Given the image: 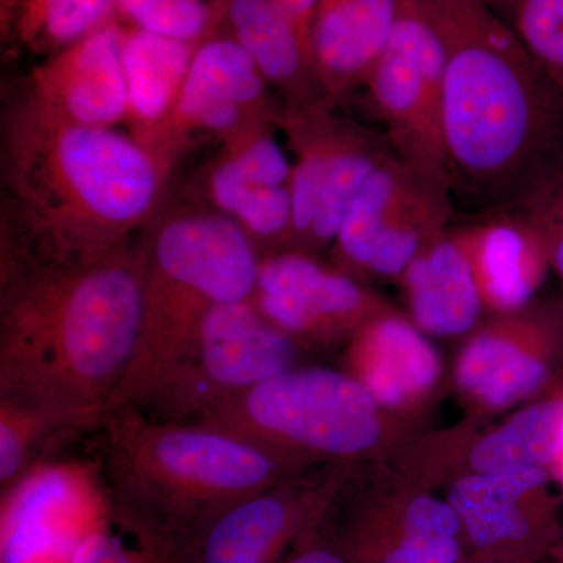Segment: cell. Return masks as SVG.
<instances>
[{
  "label": "cell",
  "instance_id": "30bf717a",
  "mask_svg": "<svg viewBox=\"0 0 563 563\" xmlns=\"http://www.w3.org/2000/svg\"><path fill=\"white\" fill-rule=\"evenodd\" d=\"M455 213L446 181L426 176L391 154L352 203L336 235L344 263L379 276H399Z\"/></svg>",
  "mask_w": 563,
  "mask_h": 563
},
{
  "label": "cell",
  "instance_id": "7402d4cb",
  "mask_svg": "<svg viewBox=\"0 0 563 563\" xmlns=\"http://www.w3.org/2000/svg\"><path fill=\"white\" fill-rule=\"evenodd\" d=\"M117 20V0H0L3 46L49 58Z\"/></svg>",
  "mask_w": 563,
  "mask_h": 563
},
{
  "label": "cell",
  "instance_id": "d590c367",
  "mask_svg": "<svg viewBox=\"0 0 563 563\" xmlns=\"http://www.w3.org/2000/svg\"><path fill=\"white\" fill-rule=\"evenodd\" d=\"M488 2H490V3H492V5H493V3H498V2H499V0H488Z\"/></svg>",
  "mask_w": 563,
  "mask_h": 563
},
{
  "label": "cell",
  "instance_id": "f1b7e54d",
  "mask_svg": "<svg viewBox=\"0 0 563 563\" xmlns=\"http://www.w3.org/2000/svg\"><path fill=\"white\" fill-rule=\"evenodd\" d=\"M518 207L532 218L547 236L551 262L563 280V158L537 190Z\"/></svg>",
  "mask_w": 563,
  "mask_h": 563
},
{
  "label": "cell",
  "instance_id": "484cf974",
  "mask_svg": "<svg viewBox=\"0 0 563 563\" xmlns=\"http://www.w3.org/2000/svg\"><path fill=\"white\" fill-rule=\"evenodd\" d=\"M547 379L542 362L499 336L474 340L459 363V383L493 407L531 395Z\"/></svg>",
  "mask_w": 563,
  "mask_h": 563
},
{
  "label": "cell",
  "instance_id": "6da1fadb",
  "mask_svg": "<svg viewBox=\"0 0 563 563\" xmlns=\"http://www.w3.org/2000/svg\"><path fill=\"white\" fill-rule=\"evenodd\" d=\"M143 235L51 262L2 232L0 398L109 410L139 342Z\"/></svg>",
  "mask_w": 563,
  "mask_h": 563
},
{
  "label": "cell",
  "instance_id": "603a6c76",
  "mask_svg": "<svg viewBox=\"0 0 563 563\" xmlns=\"http://www.w3.org/2000/svg\"><path fill=\"white\" fill-rule=\"evenodd\" d=\"M544 483V470L465 477L454 485L451 506L470 540L481 550L521 542L531 525L518 503Z\"/></svg>",
  "mask_w": 563,
  "mask_h": 563
},
{
  "label": "cell",
  "instance_id": "2e32d148",
  "mask_svg": "<svg viewBox=\"0 0 563 563\" xmlns=\"http://www.w3.org/2000/svg\"><path fill=\"white\" fill-rule=\"evenodd\" d=\"M222 31L251 55L282 106H335L279 0H224Z\"/></svg>",
  "mask_w": 563,
  "mask_h": 563
},
{
  "label": "cell",
  "instance_id": "d4e9b609",
  "mask_svg": "<svg viewBox=\"0 0 563 563\" xmlns=\"http://www.w3.org/2000/svg\"><path fill=\"white\" fill-rule=\"evenodd\" d=\"M562 402L537 404L474 448L472 465L481 474L544 470L558 454Z\"/></svg>",
  "mask_w": 563,
  "mask_h": 563
},
{
  "label": "cell",
  "instance_id": "8fae6325",
  "mask_svg": "<svg viewBox=\"0 0 563 563\" xmlns=\"http://www.w3.org/2000/svg\"><path fill=\"white\" fill-rule=\"evenodd\" d=\"M111 510L98 459L43 463L2 492L0 563H68Z\"/></svg>",
  "mask_w": 563,
  "mask_h": 563
},
{
  "label": "cell",
  "instance_id": "e0dca14e",
  "mask_svg": "<svg viewBox=\"0 0 563 563\" xmlns=\"http://www.w3.org/2000/svg\"><path fill=\"white\" fill-rule=\"evenodd\" d=\"M398 9L399 0H320L310 46L318 79L333 101L362 90Z\"/></svg>",
  "mask_w": 563,
  "mask_h": 563
},
{
  "label": "cell",
  "instance_id": "1f68e13d",
  "mask_svg": "<svg viewBox=\"0 0 563 563\" xmlns=\"http://www.w3.org/2000/svg\"><path fill=\"white\" fill-rule=\"evenodd\" d=\"M457 539H412L391 551L380 563H457Z\"/></svg>",
  "mask_w": 563,
  "mask_h": 563
},
{
  "label": "cell",
  "instance_id": "ba28073f",
  "mask_svg": "<svg viewBox=\"0 0 563 563\" xmlns=\"http://www.w3.org/2000/svg\"><path fill=\"white\" fill-rule=\"evenodd\" d=\"M292 336L263 317L252 299L217 307L185 357L141 407L158 421L196 422L247 388L288 372Z\"/></svg>",
  "mask_w": 563,
  "mask_h": 563
},
{
  "label": "cell",
  "instance_id": "44dd1931",
  "mask_svg": "<svg viewBox=\"0 0 563 563\" xmlns=\"http://www.w3.org/2000/svg\"><path fill=\"white\" fill-rule=\"evenodd\" d=\"M109 410L0 398V492L55 461L66 444L99 432Z\"/></svg>",
  "mask_w": 563,
  "mask_h": 563
},
{
  "label": "cell",
  "instance_id": "7c38bea8",
  "mask_svg": "<svg viewBox=\"0 0 563 563\" xmlns=\"http://www.w3.org/2000/svg\"><path fill=\"white\" fill-rule=\"evenodd\" d=\"M279 99L250 54L220 31L196 49L179 99L150 152L166 173L199 136L224 141L262 120H276Z\"/></svg>",
  "mask_w": 563,
  "mask_h": 563
},
{
  "label": "cell",
  "instance_id": "ac0fdd59",
  "mask_svg": "<svg viewBox=\"0 0 563 563\" xmlns=\"http://www.w3.org/2000/svg\"><path fill=\"white\" fill-rule=\"evenodd\" d=\"M485 213L488 220L461 232L481 295L499 309H520L551 261L547 236L521 207Z\"/></svg>",
  "mask_w": 563,
  "mask_h": 563
},
{
  "label": "cell",
  "instance_id": "3957f363",
  "mask_svg": "<svg viewBox=\"0 0 563 563\" xmlns=\"http://www.w3.org/2000/svg\"><path fill=\"white\" fill-rule=\"evenodd\" d=\"M2 228L36 257L85 262L135 242L168 173L117 129L58 117L25 88L2 118Z\"/></svg>",
  "mask_w": 563,
  "mask_h": 563
},
{
  "label": "cell",
  "instance_id": "52a82bcc",
  "mask_svg": "<svg viewBox=\"0 0 563 563\" xmlns=\"http://www.w3.org/2000/svg\"><path fill=\"white\" fill-rule=\"evenodd\" d=\"M276 124L292 154L290 247L333 244L366 181L395 152L384 135L336 113L335 106L280 103Z\"/></svg>",
  "mask_w": 563,
  "mask_h": 563
},
{
  "label": "cell",
  "instance_id": "e575fe53",
  "mask_svg": "<svg viewBox=\"0 0 563 563\" xmlns=\"http://www.w3.org/2000/svg\"><path fill=\"white\" fill-rule=\"evenodd\" d=\"M555 457L561 461V465L563 468V413L561 418V426H559V439H558V454H555Z\"/></svg>",
  "mask_w": 563,
  "mask_h": 563
},
{
  "label": "cell",
  "instance_id": "836d02e7",
  "mask_svg": "<svg viewBox=\"0 0 563 563\" xmlns=\"http://www.w3.org/2000/svg\"><path fill=\"white\" fill-rule=\"evenodd\" d=\"M280 563H351L344 551L322 543H309L299 548Z\"/></svg>",
  "mask_w": 563,
  "mask_h": 563
},
{
  "label": "cell",
  "instance_id": "83f0119b",
  "mask_svg": "<svg viewBox=\"0 0 563 563\" xmlns=\"http://www.w3.org/2000/svg\"><path fill=\"white\" fill-rule=\"evenodd\" d=\"M493 9L548 80L563 92V0H499Z\"/></svg>",
  "mask_w": 563,
  "mask_h": 563
},
{
  "label": "cell",
  "instance_id": "5bb4252c",
  "mask_svg": "<svg viewBox=\"0 0 563 563\" xmlns=\"http://www.w3.org/2000/svg\"><path fill=\"white\" fill-rule=\"evenodd\" d=\"M252 302L266 320L295 336L355 320L369 301L346 274L288 247L262 255Z\"/></svg>",
  "mask_w": 563,
  "mask_h": 563
},
{
  "label": "cell",
  "instance_id": "9c48e42d",
  "mask_svg": "<svg viewBox=\"0 0 563 563\" xmlns=\"http://www.w3.org/2000/svg\"><path fill=\"white\" fill-rule=\"evenodd\" d=\"M442 81V40L424 0H399L390 38L362 90L393 152L417 172L450 184L440 120Z\"/></svg>",
  "mask_w": 563,
  "mask_h": 563
},
{
  "label": "cell",
  "instance_id": "9a60e30c",
  "mask_svg": "<svg viewBox=\"0 0 563 563\" xmlns=\"http://www.w3.org/2000/svg\"><path fill=\"white\" fill-rule=\"evenodd\" d=\"M309 504L276 490L254 493L176 540L184 563H280L309 523Z\"/></svg>",
  "mask_w": 563,
  "mask_h": 563
},
{
  "label": "cell",
  "instance_id": "5b68a950",
  "mask_svg": "<svg viewBox=\"0 0 563 563\" xmlns=\"http://www.w3.org/2000/svg\"><path fill=\"white\" fill-rule=\"evenodd\" d=\"M144 269L135 354L109 409H141L185 357L217 307L247 301L261 252L207 206L158 213L143 233Z\"/></svg>",
  "mask_w": 563,
  "mask_h": 563
},
{
  "label": "cell",
  "instance_id": "8992f818",
  "mask_svg": "<svg viewBox=\"0 0 563 563\" xmlns=\"http://www.w3.org/2000/svg\"><path fill=\"white\" fill-rule=\"evenodd\" d=\"M376 413L372 393L346 374L291 368L221 402L196 422L276 454L280 446H295L344 457L377 443Z\"/></svg>",
  "mask_w": 563,
  "mask_h": 563
},
{
  "label": "cell",
  "instance_id": "f546056e",
  "mask_svg": "<svg viewBox=\"0 0 563 563\" xmlns=\"http://www.w3.org/2000/svg\"><path fill=\"white\" fill-rule=\"evenodd\" d=\"M404 528L412 539H457L462 529L459 514L451 504L421 496L404 514Z\"/></svg>",
  "mask_w": 563,
  "mask_h": 563
},
{
  "label": "cell",
  "instance_id": "d6986e66",
  "mask_svg": "<svg viewBox=\"0 0 563 563\" xmlns=\"http://www.w3.org/2000/svg\"><path fill=\"white\" fill-rule=\"evenodd\" d=\"M201 43L166 38L122 24L129 135L150 151L168 120Z\"/></svg>",
  "mask_w": 563,
  "mask_h": 563
},
{
  "label": "cell",
  "instance_id": "277c9868",
  "mask_svg": "<svg viewBox=\"0 0 563 563\" xmlns=\"http://www.w3.org/2000/svg\"><path fill=\"white\" fill-rule=\"evenodd\" d=\"M98 461L114 509L184 539L221 510L272 487L282 457L201 422L158 421L109 409Z\"/></svg>",
  "mask_w": 563,
  "mask_h": 563
},
{
  "label": "cell",
  "instance_id": "7a4b0ae2",
  "mask_svg": "<svg viewBox=\"0 0 563 563\" xmlns=\"http://www.w3.org/2000/svg\"><path fill=\"white\" fill-rule=\"evenodd\" d=\"M443 47L442 143L454 201L521 206L563 158V92L488 0H424Z\"/></svg>",
  "mask_w": 563,
  "mask_h": 563
},
{
  "label": "cell",
  "instance_id": "4dcf8cb0",
  "mask_svg": "<svg viewBox=\"0 0 563 563\" xmlns=\"http://www.w3.org/2000/svg\"><path fill=\"white\" fill-rule=\"evenodd\" d=\"M113 512L131 529L133 536L132 563H184L179 544L168 533L139 518L117 510Z\"/></svg>",
  "mask_w": 563,
  "mask_h": 563
},
{
  "label": "cell",
  "instance_id": "4316f807",
  "mask_svg": "<svg viewBox=\"0 0 563 563\" xmlns=\"http://www.w3.org/2000/svg\"><path fill=\"white\" fill-rule=\"evenodd\" d=\"M117 20L166 38L202 43L222 31L224 0H117Z\"/></svg>",
  "mask_w": 563,
  "mask_h": 563
},
{
  "label": "cell",
  "instance_id": "cb8c5ba5",
  "mask_svg": "<svg viewBox=\"0 0 563 563\" xmlns=\"http://www.w3.org/2000/svg\"><path fill=\"white\" fill-rule=\"evenodd\" d=\"M363 347L365 387L376 401L396 406L429 387L439 373L431 344L401 320H380L368 329Z\"/></svg>",
  "mask_w": 563,
  "mask_h": 563
},
{
  "label": "cell",
  "instance_id": "ffe728a7",
  "mask_svg": "<svg viewBox=\"0 0 563 563\" xmlns=\"http://www.w3.org/2000/svg\"><path fill=\"white\" fill-rule=\"evenodd\" d=\"M402 274L410 309L424 331L457 335L473 328L483 295L461 233L443 232Z\"/></svg>",
  "mask_w": 563,
  "mask_h": 563
},
{
  "label": "cell",
  "instance_id": "4fadbf2b",
  "mask_svg": "<svg viewBox=\"0 0 563 563\" xmlns=\"http://www.w3.org/2000/svg\"><path fill=\"white\" fill-rule=\"evenodd\" d=\"M29 91L65 120L117 129L128 114L122 24L110 22L68 49L44 58L29 74Z\"/></svg>",
  "mask_w": 563,
  "mask_h": 563
},
{
  "label": "cell",
  "instance_id": "d6a6232c",
  "mask_svg": "<svg viewBox=\"0 0 563 563\" xmlns=\"http://www.w3.org/2000/svg\"><path fill=\"white\" fill-rule=\"evenodd\" d=\"M279 2L285 11H287L288 16L295 22L303 41H306L307 46H309L310 54H312L310 38H312L314 14H317L320 0H279Z\"/></svg>",
  "mask_w": 563,
  "mask_h": 563
}]
</instances>
